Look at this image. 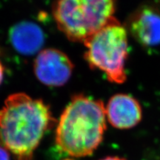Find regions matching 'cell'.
<instances>
[{"label": "cell", "instance_id": "1", "mask_svg": "<svg viewBox=\"0 0 160 160\" xmlns=\"http://www.w3.org/2000/svg\"><path fill=\"white\" fill-rule=\"evenodd\" d=\"M54 122L50 107L42 100L25 93H13L0 109V145L17 160H31Z\"/></svg>", "mask_w": 160, "mask_h": 160}, {"label": "cell", "instance_id": "9", "mask_svg": "<svg viewBox=\"0 0 160 160\" xmlns=\"http://www.w3.org/2000/svg\"><path fill=\"white\" fill-rule=\"evenodd\" d=\"M0 160H11L9 152L1 145H0Z\"/></svg>", "mask_w": 160, "mask_h": 160}, {"label": "cell", "instance_id": "6", "mask_svg": "<svg viewBox=\"0 0 160 160\" xmlns=\"http://www.w3.org/2000/svg\"><path fill=\"white\" fill-rule=\"evenodd\" d=\"M127 31L144 48L160 45V11L153 6H142L128 19Z\"/></svg>", "mask_w": 160, "mask_h": 160}, {"label": "cell", "instance_id": "5", "mask_svg": "<svg viewBox=\"0 0 160 160\" xmlns=\"http://www.w3.org/2000/svg\"><path fill=\"white\" fill-rule=\"evenodd\" d=\"M73 68L67 54L56 48L41 51L33 62L36 77L40 82L51 87L65 85L71 77Z\"/></svg>", "mask_w": 160, "mask_h": 160}, {"label": "cell", "instance_id": "2", "mask_svg": "<svg viewBox=\"0 0 160 160\" xmlns=\"http://www.w3.org/2000/svg\"><path fill=\"white\" fill-rule=\"evenodd\" d=\"M106 119L102 101L83 94L73 96L56 130L58 149L71 157L92 154L103 139Z\"/></svg>", "mask_w": 160, "mask_h": 160}, {"label": "cell", "instance_id": "3", "mask_svg": "<svg viewBox=\"0 0 160 160\" xmlns=\"http://www.w3.org/2000/svg\"><path fill=\"white\" fill-rule=\"evenodd\" d=\"M115 11L116 0H57L53 14L68 39L84 43L116 19Z\"/></svg>", "mask_w": 160, "mask_h": 160}, {"label": "cell", "instance_id": "4", "mask_svg": "<svg viewBox=\"0 0 160 160\" xmlns=\"http://www.w3.org/2000/svg\"><path fill=\"white\" fill-rule=\"evenodd\" d=\"M83 44L86 48L84 58L91 68L103 72L111 82H125L128 55V38L125 26L116 19Z\"/></svg>", "mask_w": 160, "mask_h": 160}, {"label": "cell", "instance_id": "8", "mask_svg": "<svg viewBox=\"0 0 160 160\" xmlns=\"http://www.w3.org/2000/svg\"><path fill=\"white\" fill-rule=\"evenodd\" d=\"M9 39L12 47L18 53L31 56L40 52L45 43V34L37 24L23 21L10 29Z\"/></svg>", "mask_w": 160, "mask_h": 160}, {"label": "cell", "instance_id": "10", "mask_svg": "<svg viewBox=\"0 0 160 160\" xmlns=\"http://www.w3.org/2000/svg\"><path fill=\"white\" fill-rule=\"evenodd\" d=\"M4 72H5V69H4L2 63L0 61V85L2 82V80L4 78Z\"/></svg>", "mask_w": 160, "mask_h": 160}, {"label": "cell", "instance_id": "11", "mask_svg": "<svg viewBox=\"0 0 160 160\" xmlns=\"http://www.w3.org/2000/svg\"><path fill=\"white\" fill-rule=\"evenodd\" d=\"M100 160H126V159H123V158H120L119 157H107Z\"/></svg>", "mask_w": 160, "mask_h": 160}, {"label": "cell", "instance_id": "7", "mask_svg": "<svg viewBox=\"0 0 160 160\" xmlns=\"http://www.w3.org/2000/svg\"><path fill=\"white\" fill-rule=\"evenodd\" d=\"M106 118L117 129H130L142 119V110L139 102L126 93H118L108 100L105 107Z\"/></svg>", "mask_w": 160, "mask_h": 160}]
</instances>
